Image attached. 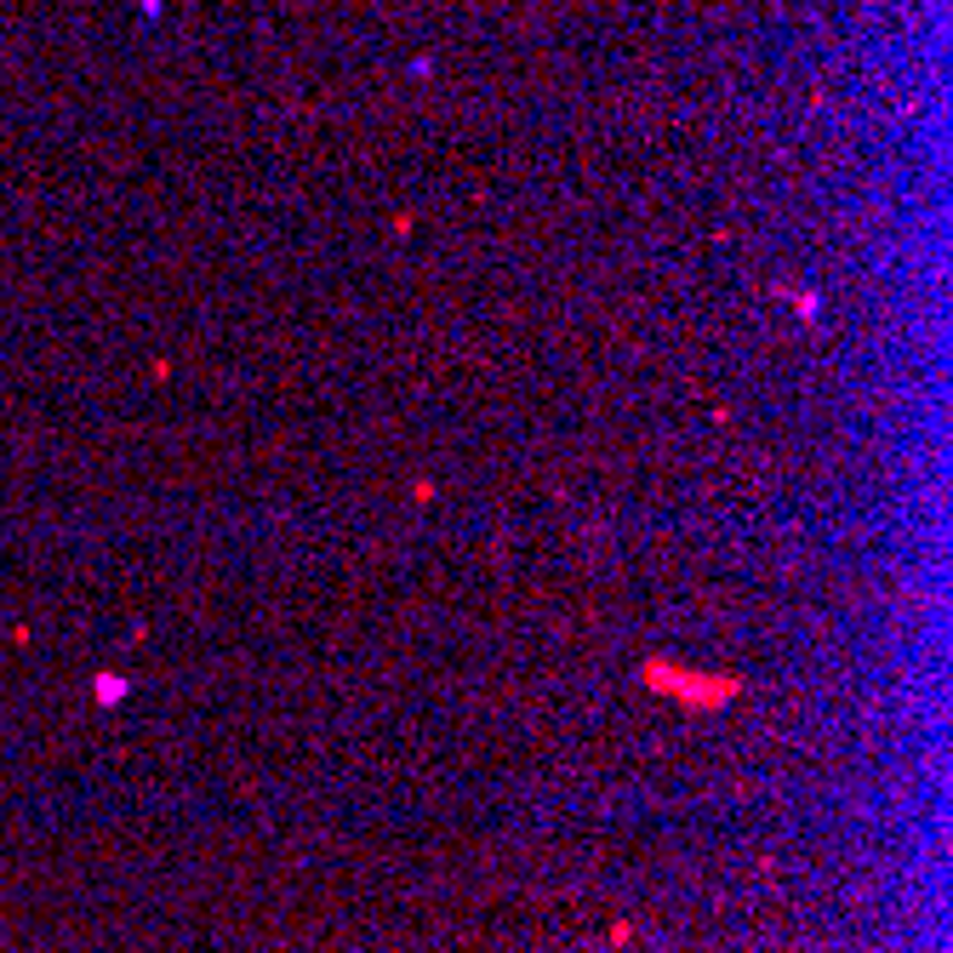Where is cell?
I'll use <instances>...</instances> for the list:
<instances>
[{
    "mask_svg": "<svg viewBox=\"0 0 953 953\" xmlns=\"http://www.w3.org/2000/svg\"><path fill=\"white\" fill-rule=\"evenodd\" d=\"M645 685L651 691H669V696H680V703H691V708H725L731 696L743 691V680H731V674H680V669H669V663H645Z\"/></svg>",
    "mask_w": 953,
    "mask_h": 953,
    "instance_id": "cell-1",
    "label": "cell"
},
{
    "mask_svg": "<svg viewBox=\"0 0 953 953\" xmlns=\"http://www.w3.org/2000/svg\"><path fill=\"white\" fill-rule=\"evenodd\" d=\"M97 696H103V703H121V696H126V680L103 674V680H97Z\"/></svg>",
    "mask_w": 953,
    "mask_h": 953,
    "instance_id": "cell-2",
    "label": "cell"
}]
</instances>
